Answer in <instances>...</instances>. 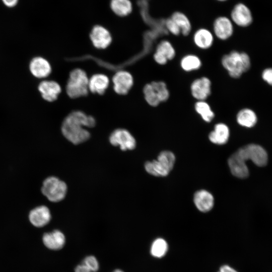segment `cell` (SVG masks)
<instances>
[{"mask_svg":"<svg viewBox=\"0 0 272 272\" xmlns=\"http://www.w3.org/2000/svg\"><path fill=\"white\" fill-rule=\"evenodd\" d=\"M251 160L256 165L262 167L266 165L268 156L261 146L254 144L247 145L239 148L228 160V164L233 175L245 178L249 176V170L245 163Z\"/></svg>","mask_w":272,"mask_h":272,"instance_id":"1","label":"cell"},{"mask_svg":"<svg viewBox=\"0 0 272 272\" xmlns=\"http://www.w3.org/2000/svg\"><path fill=\"white\" fill-rule=\"evenodd\" d=\"M95 117L80 110L70 113L63 120L61 131L64 138L75 145L88 140L91 134L86 128H93L96 125Z\"/></svg>","mask_w":272,"mask_h":272,"instance_id":"2","label":"cell"},{"mask_svg":"<svg viewBox=\"0 0 272 272\" xmlns=\"http://www.w3.org/2000/svg\"><path fill=\"white\" fill-rule=\"evenodd\" d=\"M221 63L229 76L235 79L240 77L250 67L249 55L245 52L236 50L224 55L222 58Z\"/></svg>","mask_w":272,"mask_h":272,"instance_id":"3","label":"cell"},{"mask_svg":"<svg viewBox=\"0 0 272 272\" xmlns=\"http://www.w3.org/2000/svg\"><path fill=\"white\" fill-rule=\"evenodd\" d=\"M89 78L83 70L77 68L72 70L67 81L65 91L69 97L78 98L89 93Z\"/></svg>","mask_w":272,"mask_h":272,"instance_id":"4","label":"cell"},{"mask_svg":"<svg viewBox=\"0 0 272 272\" xmlns=\"http://www.w3.org/2000/svg\"><path fill=\"white\" fill-rule=\"evenodd\" d=\"M175 157L171 151H164L158 156L157 160L147 162L145 164L146 171L155 176H166L173 169Z\"/></svg>","mask_w":272,"mask_h":272,"instance_id":"5","label":"cell"},{"mask_svg":"<svg viewBox=\"0 0 272 272\" xmlns=\"http://www.w3.org/2000/svg\"><path fill=\"white\" fill-rule=\"evenodd\" d=\"M66 183L55 176L46 178L42 183L41 192L51 202H58L65 196L67 192Z\"/></svg>","mask_w":272,"mask_h":272,"instance_id":"6","label":"cell"},{"mask_svg":"<svg viewBox=\"0 0 272 272\" xmlns=\"http://www.w3.org/2000/svg\"><path fill=\"white\" fill-rule=\"evenodd\" d=\"M114 91L117 94H127L133 85V78L131 74L125 70L117 71L111 79Z\"/></svg>","mask_w":272,"mask_h":272,"instance_id":"7","label":"cell"},{"mask_svg":"<svg viewBox=\"0 0 272 272\" xmlns=\"http://www.w3.org/2000/svg\"><path fill=\"white\" fill-rule=\"evenodd\" d=\"M109 140L114 146H119L122 151L131 150L136 146V141L131 133L127 129L118 128L110 134Z\"/></svg>","mask_w":272,"mask_h":272,"instance_id":"8","label":"cell"},{"mask_svg":"<svg viewBox=\"0 0 272 272\" xmlns=\"http://www.w3.org/2000/svg\"><path fill=\"white\" fill-rule=\"evenodd\" d=\"M89 38L93 46L98 49L107 48L112 41L109 30L101 25H96L92 27L89 33Z\"/></svg>","mask_w":272,"mask_h":272,"instance_id":"9","label":"cell"},{"mask_svg":"<svg viewBox=\"0 0 272 272\" xmlns=\"http://www.w3.org/2000/svg\"><path fill=\"white\" fill-rule=\"evenodd\" d=\"M230 19L237 26L245 27L252 23V16L248 7L245 4L240 3L235 5L232 9Z\"/></svg>","mask_w":272,"mask_h":272,"instance_id":"10","label":"cell"},{"mask_svg":"<svg viewBox=\"0 0 272 272\" xmlns=\"http://www.w3.org/2000/svg\"><path fill=\"white\" fill-rule=\"evenodd\" d=\"M233 23L231 20L227 17H217L213 23L214 35L221 40H226L230 38L234 32Z\"/></svg>","mask_w":272,"mask_h":272,"instance_id":"11","label":"cell"},{"mask_svg":"<svg viewBox=\"0 0 272 272\" xmlns=\"http://www.w3.org/2000/svg\"><path fill=\"white\" fill-rule=\"evenodd\" d=\"M192 97L197 101L206 100L211 93V82L206 77L194 80L190 85Z\"/></svg>","mask_w":272,"mask_h":272,"instance_id":"12","label":"cell"},{"mask_svg":"<svg viewBox=\"0 0 272 272\" xmlns=\"http://www.w3.org/2000/svg\"><path fill=\"white\" fill-rule=\"evenodd\" d=\"M42 98L47 102L56 101L62 91L60 85L55 81L46 80L41 81L38 87Z\"/></svg>","mask_w":272,"mask_h":272,"instance_id":"13","label":"cell"},{"mask_svg":"<svg viewBox=\"0 0 272 272\" xmlns=\"http://www.w3.org/2000/svg\"><path fill=\"white\" fill-rule=\"evenodd\" d=\"M176 55L175 49L171 43L166 40L161 41L157 45L153 58L160 65H164L173 59Z\"/></svg>","mask_w":272,"mask_h":272,"instance_id":"14","label":"cell"},{"mask_svg":"<svg viewBox=\"0 0 272 272\" xmlns=\"http://www.w3.org/2000/svg\"><path fill=\"white\" fill-rule=\"evenodd\" d=\"M30 71L33 76L38 79L47 78L52 72V67L47 59L43 57L33 58L29 64Z\"/></svg>","mask_w":272,"mask_h":272,"instance_id":"15","label":"cell"},{"mask_svg":"<svg viewBox=\"0 0 272 272\" xmlns=\"http://www.w3.org/2000/svg\"><path fill=\"white\" fill-rule=\"evenodd\" d=\"M29 219L31 223L34 226L42 227L49 223L51 219V214L47 207L40 206L30 211Z\"/></svg>","mask_w":272,"mask_h":272,"instance_id":"16","label":"cell"},{"mask_svg":"<svg viewBox=\"0 0 272 272\" xmlns=\"http://www.w3.org/2000/svg\"><path fill=\"white\" fill-rule=\"evenodd\" d=\"M110 82V80L107 75L103 74H94L89 78V92L103 95L109 87Z\"/></svg>","mask_w":272,"mask_h":272,"instance_id":"17","label":"cell"},{"mask_svg":"<svg viewBox=\"0 0 272 272\" xmlns=\"http://www.w3.org/2000/svg\"><path fill=\"white\" fill-rule=\"evenodd\" d=\"M193 201L197 209L202 212L210 211L214 205L213 195L206 190L196 191L194 195Z\"/></svg>","mask_w":272,"mask_h":272,"instance_id":"18","label":"cell"},{"mask_svg":"<svg viewBox=\"0 0 272 272\" xmlns=\"http://www.w3.org/2000/svg\"><path fill=\"white\" fill-rule=\"evenodd\" d=\"M193 40L194 44L198 48L207 49L213 45L214 36L213 33L208 29L201 28L194 32Z\"/></svg>","mask_w":272,"mask_h":272,"instance_id":"19","label":"cell"},{"mask_svg":"<svg viewBox=\"0 0 272 272\" xmlns=\"http://www.w3.org/2000/svg\"><path fill=\"white\" fill-rule=\"evenodd\" d=\"M44 244L51 250H59L62 248L65 242L64 234L60 231L55 230L45 233L42 238Z\"/></svg>","mask_w":272,"mask_h":272,"instance_id":"20","label":"cell"},{"mask_svg":"<svg viewBox=\"0 0 272 272\" xmlns=\"http://www.w3.org/2000/svg\"><path fill=\"white\" fill-rule=\"evenodd\" d=\"M229 137V128L226 124L223 123L216 124L214 126V129L209 135L210 141L217 145L226 144L228 142Z\"/></svg>","mask_w":272,"mask_h":272,"instance_id":"21","label":"cell"},{"mask_svg":"<svg viewBox=\"0 0 272 272\" xmlns=\"http://www.w3.org/2000/svg\"><path fill=\"white\" fill-rule=\"evenodd\" d=\"M236 120L241 126L250 128L255 125L257 118L254 111L249 108H243L238 112Z\"/></svg>","mask_w":272,"mask_h":272,"instance_id":"22","label":"cell"},{"mask_svg":"<svg viewBox=\"0 0 272 272\" xmlns=\"http://www.w3.org/2000/svg\"><path fill=\"white\" fill-rule=\"evenodd\" d=\"M110 6L113 12L121 17L128 16L132 11L130 0H111Z\"/></svg>","mask_w":272,"mask_h":272,"instance_id":"23","label":"cell"},{"mask_svg":"<svg viewBox=\"0 0 272 272\" xmlns=\"http://www.w3.org/2000/svg\"><path fill=\"white\" fill-rule=\"evenodd\" d=\"M176 23L184 36L188 35L191 31V24L187 16L179 11L174 12L170 17Z\"/></svg>","mask_w":272,"mask_h":272,"instance_id":"24","label":"cell"},{"mask_svg":"<svg viewBox=\"0 0 272 272\" xmlns=\"http://www.w3.org/2000/svg\"><path fill=\"white\" fill-rule=\"evenodd\" d=\"M180 66L187 72L198 70L201 66V61L196 55L189 54L184 56L181 59Z\"/></svg>","mask_w":272,"mask_h":272,"instance_id":"25","label":"cell"},{"mask_svg":"<svg viewBox=\"0 0 272 272\" xmlns=\"http://www.w3.org/2000/svg\"><path fill=\"white\" fill-rule=\"evenodd\" d=\"M194 109L201 118L207 122H210L215 117V113L209 104L206 100L197 101Z\"/></svg>","mask_w":272,"mask_h":272,"instance_id":"26","label":"cell"},{"mask_svg":"<svg viewBox=\"0 0 272 272\" xmlns=\"http://www.w3.org/2000/svg\"><path fill=\"white\" fill-rule=\"evenodd\" d=\"M143 94L145 102L150 106L156 107L160 103L157 93L151 82L144 85Z\"/></svg>","mask_w":272,"mask_h":272,"instance_id":"27","label":"cell"},{"mask_svg":"<svg viewBox=\"0 0 272 272\" xmlns=\"http://www.w3.org/2000/svg\"><path fill=\"white\" fill-rule=\"evenodd\" d=\"M168 248V244L166 240L159 238L152 243L150 250L151 253L155 257L161 258L167 253Z\"/></svg>","mask_w":272,"mask_h":272,"instance_id":"28","label":"cell"},{"mask_svg":"<svg viewBox=\"0 0 272 272\" xmlns=\"http://www.w3.org/2000/svg\"><path fill=\"white\" fill-rule=\"evenodd\" d=\"M156 90L160 103L167 100L169 97V91L166 83L161 81H155L151 82Z\"/></svg>","mask_w":272,"mask_h":272,"instance_id":"29","label":"cell"},{"mask_svg":"<svg viewBox=\"0 0 272 272\" xmlns=\"http://www.w3.org/2000/svg\"><path fill=\"white\" fill-rule=\"evenodd\" d=\"M83 263L86 265L92 272H96L99 269V263L96 258L92 255L87 256Z\"/></svg>","mask_w":272,"mask_h":272,"instance_id":"30","label":"cell"},{"mask_svg":"<svg viewBox=\"0 0 272 272\" xmlns=\"http://www.w3.org/2000/svg\"><path fill=\"white\" fill-rule=\"evenodd\" d=\"M165 25L167 30L174 35L177 36L181 33L180 29L171 17L165 20Z\"/></svg>","mask_w":272,"mask_h":272,"instance_id":"31","label":"cell"},{"mask_svg":"<svg viewBox=\"0 0 272 272\" xmlns=\"http://www.w3.org/2000/svg\"><path fill=\"white\" fill-rule=\"evenodd\" d=\"M263 80L268 84L272 86V68H267L262 73Z\"/></svg>","mask_w":272,"mask_h":272,"instance_id":"32","label":"cell"},{"mask_svg":"<svg viewBox=\"0 0 272 272\" xmlns=\"http://www.w3.org/2000/svg\"><path fill=\"white\" fill-rule=\"evenodd\" d=\"M4 5L8 8H13L17 6L19 0H1Z\"/></svg>","mask_w":272,"mask_h":272,"instance_id":"33","label":"cell"},{"mask_svg":"<svg viewBox=\"0 0 272 272\" xmlns=\"http://www.w3.org/2000/svg\"><path fill=\"white\" fill-rule=\"evenodd\" d=\"M75 272H92L86 265L82 263L78 265L75 269Z\"/></svg>","mask_w":272,"mask_h":272,"instance_id":"34","label":"cell"},{"mask_svg":"<svg viewBox=\"0 0 272 272\" xmlns=\"http://www.w3.org/2000/svg\"><path fill=\"white\" fill-rule=\"evenodd\" d=\"M218 272H238L233 267L228 265H223L219 269Z\"/></svg>","mask_w":272,"mask_h":272,"instance_id":"35","label":"cell"},{"mask_svg":"<svg viewBox=\"0 0 272 272\" xmlns=\"http://www.w3.org/2000/svg\"><path fill=\"white\" fill-rule=\"evenodd\" d=\"M113 272H123V271L120 269H115Z\"/></svg>","mask_w":272,"mask_h":272,"instance_id":"36","label":"cell"},{"mask_svg":"<svg viewBox=\"0 0 272 272\" xmlns=\"http://www.w3.org/2000/svg\"><path fill=\"white\" fill-rule=\"evenodd\" d=\"M217 1H219V2H225L227 0H217Z\"/></svg>","mask_w":272,"mask_h":272,"instance_id":"37","label":"cell"}]
</instances>
